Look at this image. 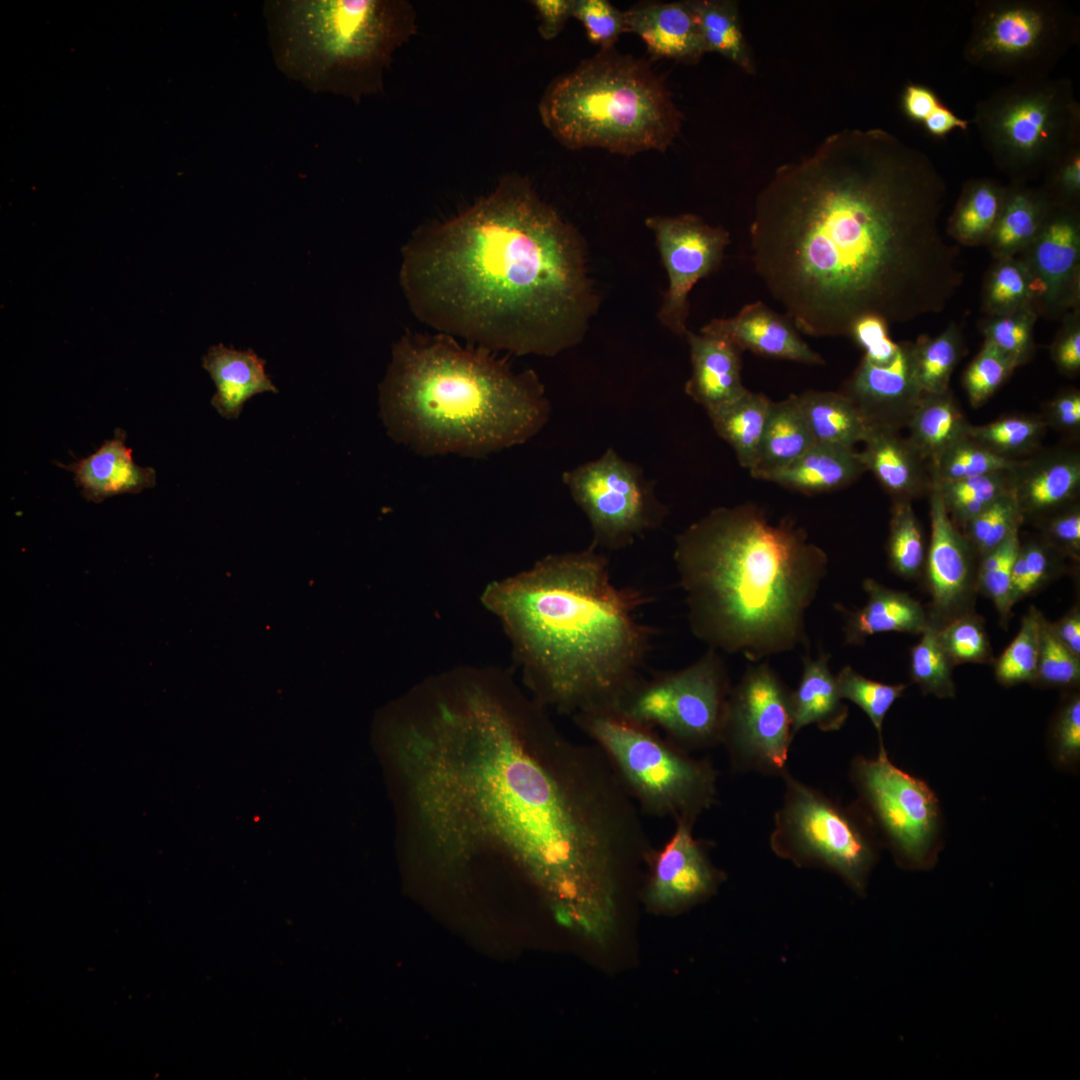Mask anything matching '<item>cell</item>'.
<instances>
[{
    "instance_id": "17",
    "label": "cell",
    "mask_w": 1080,
    "mask_h": 1080,
    "mask_svg": "<svg viewBox=\"0 0 1080 1080\" xmlns=\"http://www.w3.org/2000/svg\"><path fill=\"white\" fill-rule=\"evenodd\" d=\"M1034 286V308L1055 318L1078 304L1080 223L1075 204L1056 203L1034 241L1022 252Z\"/></svg>"
},
{
    "instance_id": "28",
    "label": "cell",
    "mask_w": 1080,
    "mask_h": 1080,
    "mask_svg": "<svg viewBox=\"0 0 1080 1080\" xmlns=\"http://www.w3.org/2000/svg\"><path fill=\"white\" fill-rule=\"evenodd\" d=\"M862 585L868 595L865 606L856 611L836 606L845 616L846 644H863L878 633L920 634L930 624L925 609L906 592L889 589L872 578H866Z\"/></svg>"
},
{
    "instance_id": "4",
    "label": "cell",
    "mask_w": 1080,
    "mask_h": 1080,
    "mask_svg": "<svg viewBox=\"0 0 1080 1080\" xmlns=\"http://www.w3.org/2000/svg\"><path fill=\"white\" fill-rule=\"evenodd\" d=\"M674 561L691 632L709 648L758 663L807 643L828 556L793 519L715 508L677 535Z\"/></svg>"
},
{
    "instance_id": "34",
    "label": "cell",
    "mask_w": 1080,
    "mask_h": 1080,
    "mask_svg": "<svg viewBox=\"0 0 1080 1080\" xmlns=\"http://www.w3.org/2000/svg\"><path fill=\"white\" fill-rule=\"evenodd\" d=\"M796 398L816 443L854 448L864 441L869 427L842 393L808 390Z\"/></svg>"
},
{
    "instance_id": "56",
    "label": "cell",
    "mask_w": 1080,
    "mask_h": 1080,
    "mask_svg": "<svg viewBox=\"0 0 1080 1080\" xmlns=\"http://www.w3.org/2000/svg\"><path fill=\"white\" fill-rule=\"evenodd\" d=\"M1045 542L1056 551L1079 559L1080 554V508L1078 504L1052 514L1046 520Z\"/></svg>"
},
{
    "instance_id": "33",
    "label": "cell",
    "mask_w": 1080,
    "mask_h": 1080,
    "mask_svg": "<svg viewBox=\"0 0 1080 1080\" xmlns=\"http://www.w3.org/2000/svg\"><path fill=\"white\" fill-rule=\"evenodd\" d=\"M970 426L949 390L924 394L907 423V439L931 467L946 449L969 435Z\"/></svg>"
},
{
    "instance_id": "22",
    "label": "cell",
    "mask_w": 1080,
    "mask_h": 1080,
    "mask_svg": "<svg viewBox=\"0 0 1080 1080\" xmlns=\"http://www.w3.org/2000/svg\"><path fill=\"white\" fill-rule=\"evenodd\" d=\"M700 333L721 337L741 351L790 360L808 365H822L823 358L805 343L788 317L762 302L744 306L735 316L715 318Z\"/></svg>"
},
{
    "instance_id": "1",
    "label": "cell",
    "mask_w": 1080,
    "mask_h": 1080,
    "mask_svg": "<svg viewBox=\"0 0 1080 1080\" xmlns=\"http://www.w3.org/2000/svg\"><path fill=\"white\" fill-rule=\"evenodd\" d=\"M946 183L881 128H846L779 166L755 200L752 259L796 329L849 336L865 315L906 323L944 310L963 281L941 231Z\"/></svg>"
},
{
    "instance_id": "41",
    "label": "cell",
    "mask_w": 1080,
    "mask_h": 1080,
    "mask_svg": "<svg viewBox=\"0 0 1080 1080\" xmlns=\"http://www.w3.org/2000/svg\"><path fill=\"white\" fill-rule=\"evenodd\" d=\"M887 555L890 569L899 577L910 580L922 574L926 558L925 545L911 501H893Z\"/></svg>"
},
{
    "instance_id": "53",
    "label": "cell",
    "mask_w": 1080,
    "mask_h": 1080,
    "mask_svg": "<svg viewBox=\"0 0 1080 1080\" xmlns=\"http://www.w3.org/2000/svg\"><path fill=\"white\" fill-rule=\"evenodd\" d=\"M1046 542H1029L1021 545L1012 569V586L1015 603L1043 585L1053 570L1052 551Z\"/></svg>"
},
{
    "instance_id": "49",
    "label": "cell",
    "mask_w": 1080,
    "mask_h": 1080,
    "mask_svg": "<svg viewBox=\"0 0 1080 1080\" xmlns=\"http://www.w3.org/2000/svg\"><path fill=\"white\" fill-rule=\"evenodd\" d=\"M937 628L939 639L954 665L992 661V648L984 623L972 611Z\"/></svg>"
},
{
    "instance_id": "20",
    "label": "cell",
    "mask_w": 1080,
    "mask_h": 1080,
    "mask_svg": "<svg viewBox=\"0 0 1080 1080\" xmlns=\"http://www.w3.org/2000/svg\"><path fill=\"white\" fill-rule=\"evenodd\" d=\"M645 897L655 908L688 907L714 893L723 874L710 862L705 845L693 835V825L678 822L670 839L652 850Z\"/></svg>"
},
{
    "instance_id": "6",
    "label": "cell",
    "mask_w": 1080,
    "mask_h": 1080,
    "mask_svg": "<svg viewBox=\"0 0 1080 1080\" xmlns=\"http://www.w3.org/2000/svg\"><path fill=\"white\" fill-rule=\"evenodd\" d=\"M263 14L280 72L356 102L382 91L394 52L417 28L404 0H270Z\"/></svg>"
},
{
    "instance_id": "43",
    "label": "cell",
    "mask_w": 1080,
    "mask_h": 1080,
    "mask_svg": "<svg viewBox=\"0 0 1080 1080\" xmlns=\"http://www.w3.org/2000/svg\"><path fill=\"white\" fill-rule=\"evenodd\" d=\"M1018 459L998 455L969 435L946 449L931 466L933 482L957 481L1010 470Z\"/></svg>"
},
{
    "instance_id": "2",
    "label": "cell",
    "mask_w": 1080,
    "mask_h": 1080,
    "mask_svg": "<svg viewBox=\"0 0 1080 1080\" xmlns=\"http://www.w3.org/2000/svg\"><path fill=\"white\" fill-rule=\"evenodd\" d=\"M399 281L415 317L438 333L516 355L576 346L599 307L583 236L517 174L417 229Z\"/></svg>"
},
{
    "instance_id": "47",
    "label": "cell",
    "mask_w": 1080,
    "mask_h": 1080,
    "mask_svg": "<svg viewBox=\"0 0 1080 1080\" xmlns=\"http://www.w3.org/2000/svg\"><path fill=\"white\" fill-rule=\"evenodd\" d=\"M836 683L840 697L850 700L865 712L878 732L880 745H884L883 721L894 702L903 695L907 685L885 684L866 678L851 666L840 670Z\"/></svg>"
},
{
    "instance_id": "29",
    "label": "cell",
    "mask_w": 1080,
    "mask_h": 1080,
    "mask_svg": "<svg viewBox=\"0 0 1080 1080\" xmlns=\"http://www.w3.org/2000/svg\"><path fill=\"white\" fill-rule=\"evenodd\" d=\"M866 471L854 448L815 443L796 461L765 481L804 494L843 489Z\"/></svg>"
},
{
    "instance_id": "48",
    "label": "cell",
    "mask_w": 1080,
    "mask_h": 1080,
    "mask_svg": "<svg viewBox=\"0 0 1080 1080\" xmlns=\"http://www.w3.org/2000/svg\"><path fill=\"white\" fill-rule=\"evenodd\" d=\"M1034 306L991 316L983 326L985 340L992 343L1016 367L1025 364L1034 353L1033 328L1038 317Z\"/></svg>"
},
{
    "instance_id": "30",
    "label": "cell",
    "mask_w": 1080,
    "mask_h": 1080,
    "mask_svg": "<svg viewBox=\"0 0 1080 1080\" xmlns=\"http://www.w3.org/2000/svg\"><path fill=\"white\" fill-rule=\"evenodd\" d=\"M1056 202L1046 189L1034 190L1019 181L1005 188L1002 209L987 241L996 259L1022 253L1038 236Z\"/></svg>"
},
{
    "instance_id": "36",
    "label": "cell",
    "mask_w": 1080,
    "mask_h": 1080,
    "mask_svg": "<svg viewBox=\"0 0 1080 1080\" xmlns=\"http://www.w3.org/2000/svg\"><path fill=\"white\" fill-rule=\"evenodd\" d=\"M1005 188L990 179L966 183L949 219L947 232L959 243H987L1000 215Z\"/></svg>"
},
{
    "instance_id": "25",
    "label": "cell",
    "mask_w": 1080,
    "mask_h": 1080,
    "mask_svg": "<svg viewBox=\"0 0 1080 1080\" xmlns=\"http://www.w3.org/2000/svg\"><path fill=\"white\" fill-rule=\"evenodd\" d=\"M858 452L866 471H870L892 500L911 501L930 493L933 485L930 465L908 439L897 431L870 428Z\"/></svg>"
},
{
    "instance_id": "55",
    "label": "cell",
    "mask_w": 1080,
    "mask_h": 1080,
    "mask_svg": "<svg viewBox=\"0 0 1080 1080\" xmlns=\"http://www.w3.org/2000/svg\"><path fill=\"white\" fill-rule=\"evenodd\" d=\"M889 324L877 315H865L857 319L849 336L864 349V358L876 365H887L895 357L899 343L889 337Z\"/></svg>"
},
{
    "instance_id": "61",
    "label": "cell",
    "mask_w": 1080,
    "mask_h": 1080,
    "mask_svg": "<svg viewBox=\"0 0 1080 1080\" xmlns=\"http://www.w3.org/2000/svg\"><path fill=\"white\" fill-rule=\"evenodd\" d=\"M924 130L934 138H942L954 130H967L969 121L960 118L946 105L941 103L933 113L923 121Z\"/></svg>"
},
{
    "instance_id": "7",
    "label": "cell",
    "mask_w": 1080,
    "mask_h": 1080,
    "mask_svg": "<svg viewBox=\"0 0 1080 1080\" xmlns=\"http://www.w3.org/2000/svg\"><path fill=\"white\" fill-rule=\"evenodd\" d=\"M543 125L568 149L631 156L665 152L683 115L650 64L615 48L599 50L556 78L539 103Z\"/></svg>"
},
{
    "instance_id": "46",
    "label": "cell",
    "mask_w": 1080,
    "mask_h": 1080,
    "mask_svg": "<svg viewBox=\"0 0 1080 1080\" xmlns=\"http://www.w3.org/2000/svg\"><path fill=\"white\" fill-rule=\"evenodd\" d=\"M1023 517L1014 497L1008 492L983 512L966 522L962 534L975 555L983 557L1002 543L1019 527Z\"/></svg>"
},
{
    "instance_id": "27",
    "label": "cell",
    "mask_w": 1080,
    "mask_h": 1080,
    "mask_svg": "<svg viewBox=\"0 0 1080 1080\" xmlns=\"http://www.w3.org/2000/svg\"><path fill=\"white\" fill-rule=\"evenodd\" d=\"M202 366L216 387L211 404L226 419L238 418L253 396L278 392L266 373L265 360L251 349L214 345L203 356Z\"/></svg>"
},
{
    "instance_id": "21",
    "label": "cell",
    "mask_w": 1080,
    "mask_h": 1080,
    "mask_svg": "<svg viewBox=\"0 0 1080 1080\" xmlns=\"http://www.w3.org/2000/svg\"><path fill=\"white\" fill-rule=\"evenodd\" d=\"M1010 492L1026 517H1045L1074 503L1080 489V456L1075 450L1055 449L1009 470Z\"/></svg>"
},
{
    "instance_id": "45",
    "label": "cell",
    "mask_w": 1080,
    "mask_h": 1080,
    "mask_svg": "<svg viewBox=\"0 0 1080 1080\" xmlns=\"http://www.w3.org/2000/svg\"><path fill=\"white\" fill-rule=\"evenodd\" d=\"M952 663L938 635V628L930 623L922 632L920 641L910 651V676L924 694L939 698L955 697L952 679Z\"/></svg>"
},
{
    "instance_id": "12",
    "label": "cell",
    "mask_w": 1080,
    "mask_h": 1080,
    "mask_svg": "<svg viewBox=\"0 0 1080 1080\" xmlns=\"http://www.w3.org/2000/svg\"><path fill=\"white\" fill-rule=\"evenodd\" d=\"M730 690L724 659L709 648L684 668L642 677L616 711L687 751L703 749L722 741Z\"/></svg>"
},
{
    "instance_id": "26",
    "label": "cell",
    "mask_w": 1080,
    "mask_h": 1080,
    "mask_svg": "<svg viewBox=\"0 0 1080 1080\" xmlns=\"http://www.w3.org/2000/svg\"><path fill=\"white\" fill-rule=\"evenodd\" d=\"M692 371L685 392L708 412L730 402L747 389L741 379V353L728 340L687 331Z\"/></svg>"
},
{
    "instance_id": "50",
    "label": "cell",
    "mask_w": 1080,
    "mask_h": 1080,
    "mask_svg": "<svg viewBox=\"0 0 1080 1080\" xmlns=\"http://www.w3.org/2000/svg\"><path fill=\"white\" fill-rule=\"evenodd\" d=\"M1015 368L1009 358L985 340L963 375V386L970 404L974 408L984 404Z\"/></svg>"
},
{
    "instance_id": "23",
    "label": "cell",
    "mask_w": 1080,
    "mask_h": 1080,
    "mask_svg": "<svg viewBox=\"0 0 1080 1080\" xmlns=\"http://www.w3.org/2000/svg\"><path fill=\"white\" fill-rule=\"evenodd\" d=\"M624 20L625 33L637 34L654 59L695 64L705 54L687 1L637 4L624 11Z\"/></svg>"
},
{
    "instance_id": "11",
    "label": "cell",
    "mask_w": 1080,
    "mask_h": 1080,
    "mask_svg": "<svg viewBox=\"0 0 1080 1080\" xmlns=\"http://www.w3.org/2000/svg\"><path fill=\"white\" fill-rule=\"evenodd\" d=\"M1074 21L1065 6L1053 1H982L964 57L1014 80L1048 76L1075 42Z\"/></svg>"
},
{
    "instance_id": "31",
    "label": "cell",
    "mask_w": 1080,
    "mask_h": 1080,
    "mask_svg": "<svg viewBox=\"0 0 1080 1080\" xmlns=\"http://www.w3.org/2000/svg\"><path fill=\"white\" fill-rule=\"evenodd\" d=\"M830 654L821 652L817 659L803 657V671L795 691H791L793 732L815 724L821 731L840 730L848 717L834 676L829 668Z\"/></svg>"
},
{
    "instance_id": "8",
    "label": "cell",
    "mask_w": 1080,
    "mask_h": 1080,
    "mask_svg": "<svg viewBox=\"0 0 1080 1080\" xmlns=\"http://www.w3.org/2000/svg\"><path fill=\"white\" fill-rule=\"evenodd\" d=\"M604 753L640 812L694 826L717 796V771L654 728L616 710L572 715Z\"/></svg>"
},
{
    "instance_id": "38",
    "label": "cell",
    "mask_w": 1080,
    "mask_h": 1080,
    "mask_svg": "<svg viewBox=\"0 0 1080 1080\" xmlns=\"http://www.w3.org/2000/svg\"><path fill=\"white\" fill-rule=\"evenodd\" d=\"M963 353V337L954 323L934 338L920 336L912 345V359L914 374L922 392H946L951 375Z\"/></svg>"
},
{
    "instance_id": "15",
    "label": "cell",
    "mask_w": 1080,
    "mask_h": 1080,
    "mask_svg": "<svg viewBox=\"0 0 1080 1080\" xmlns=\"http://www.w3.org/2000/svg\"><path fill=\"white\" fill-rule=\"evenodd\" d=\"M794 736L791 691L768 663H754L728 698L721 743L733 768L782 775Z\"/></svg>"
},
{
    "instance_id": "9",
    "label": "cell",
    "mask_w": 1080,
    "mask_h": 1080,
    "mask_svg": "<svg viewBox=\"0 0 1080 1080\" xmlns=\"http://www.w3.org/2000/svg\"><path fill=\"white\" fill-rule=\"evenodd\" d=\"M973 123L995 165L1016 181L1049 172L1080 146V108L1067 78L1014 80L978 103Z\"/></svg>"
},
{
    "instance_id": "58",
    "label": "cell",
    "mask_w": 1080,
    "mask_h": 1080,
    "mask_svg": "<svg viewBox=\"0 0 1080 1080\" xmlns=\"http://www.w3.org/2000/svg\"><path fill=\"white\" fill-rule=\"evenodd\" d=\"M1051 355L1059 371L1075 375L1080 370V322L1078 312L1066 318L1063 328L1051 347Z\"/></svg>"
},
{
    "instance_id": "51",
    "label": "cell",
    "mask_w": 1080,
    "mask_h": 1080,
    "mask_svg": "<svg viewBox=\"0 0 1080 1080\" xmlns=\"http://www.w3.org/2000/svg\"><path fill=\"white\" fill-rule=\"evenodd\" d=\"M1080 681V658L1055 636L1044 618L1040 634L1037 674L1034 682L1043 687L1070 688Z\"/></svg>"
},
{
    "instance_id": "16",
    "label": "cell",
    "mask_w": 1080,
    "mask_h": 1080,
    "mask_svg": "<svg viewBox=\"0 0 1080 1080\" xmlns=\"http://www.w3.org/2000/svg\"><path fill=\"white\" fill-rule=\"evenodd\" d=\"M645 224L654 234L668 276L658 320L672 333L685 336L690 291L718 268L730 241L729 233L690 213L650 216Z\"/></svg>"
},
{
    "instance_id": "54",
    "label": "cell",
    "mask_w": 1080,
    "mask_h": 1080,
    "mask_svg": "<svg viewBox=\"0 0 1080 1080\" xmlns=\"http://www.w3.org/2000/svg\"><path fill=\"white\" fill-rule=\"evenodd\" d=\"M1053 761L1063 769H1075L1080 758V697L1069 696L1060 707L1051 731Z\"/></svg>"
},
{
    "instance_id": "5",
    "label": "cell",
    "mask_w": 1080,
    "mask_h": 1080,
    "mask_svg": "<svg viewBox=\"0 0 1080 1080\" xmlns=\"http://www.w3.org/2000/svg\"><path fill=\"white\" fill-rule=\"evenodd\" d=\"M380 412L388 434L416 453L482 456L532 438L550 405L532 370L447 334L407 331L393 345Z\"/></svg>"
},
{
    "instance_id": "35",
    "label": "cell",
    "mask_w": 1080,
    "mask_h": 1080,
    "mask_svg": "<svg viewBox=\"0 0 1080 1080\" xmlns=\"http://www.w3.org/2000/svg\"><path fill=\"white\" fill-rule=\"evenodd\" d=\"M772 401L747 390L738 398L707 412L716 433L734 450L739 464L754 465Z\"/></svg>"
},
{
    "instance_id": "39",
    "label": "cell",
    "mask_w": 1080,
    "mask_h": 1080,
    "mask_svg": "<svg viewBox=\"0 0 1080 1080\" xmlns=\"http://www.w3.org/2000/svg\"><path fill=\"white\" fill-rule=\"evenodd\" d=\"M933 485L952 521L962 527L1010 492V476L1009 470H1004L957 481H934Z\"/></svg>"
},
{
    "instance_id": "60",
    "label": "cell",
    "mask_w": 1080,
    "mask_h": 1080,
    "mask_svg": "<svg viewBox=\"0 0 1080 1080\" xmlns=\"http://www.w3.org/2000/svg\"><path fill=\"white\" fill-rule=\"evenodd\" d=\"M942 103L936 93L922 84H908L902 94L901 105L905 115L922 124Z\"/></svg>"
},
{
    "instance_id": "52",
    "label": "cell",
    "mask_w": 1080,
    "mask_h": 1080,
    "mask_svg": "<svg viewBox=\"0 0 1080 1080\" xmlns=\"http://www.w3.org/2000/svg\"><path fill=\"white\" fill-rule=\"evenodd\" d=\"M573 17L600 50L614 48L619 35L625 33L624 12L607 0H574Z\"/></svg>"
},
{
    "instance_id": "14",
    "label": "cell",
    "mask_w": 1080,
    "mask_h": 1080,
    "mask_svg": "<svg viewBox=\"0 0 1080 1080\" xmlns=\"http://www.w3.org/2000/svg\"><path fill=\"white\" fill-rule=\"evenodd\" d=\"M562 480L589 521L596 549L626 548L661 526L668 513L654 482L613 448L566 471Z\"/></svg>"
},
{
    "instance_id": "18",
    "label": "cell",
    "mask_w": 1080,
    "mask_h": 1080,
    "mask_svg": "<svg viewBox=\"0 0 1080 1080\" xmlns=\"http://www.w3.org/2000/svg\"><path fill=\"white\" fill-rule=\"evenodd\" d=\"M931 540L924 569L932 598L930 623L939 627L972 611L977 570L971 546L950 518L942 497L930 491Z\"/></svg>"
},
{
    "instance_id": "37",
    "label": "cell",
    "mask_w": 1080,
    "mask_h": 1080,
    "mask_svg": "<svg viewBox=\"0 0 1080 1080\" xmlns=\"http://www.w3.org/2000/svg\"><path fill=\"white\" fill-rule=\"evenodd\" d=\"M696 20L705 53L716 52L747 73L754 65L742 33L738 7L733 1H687Z\"/></svg>"
},
{
    "instance_id": "10",
    "label": "cell",
    "mask_w": 1080,
    "mask_h": 1080,
    "mask_svg": "<svg viewBox=\"0 0 1080 1080\" xmlns=\"http://www.w3.org/2000/svg\"><path fill=\"white\" fill-rule=\"evenodd\" d=\"M783 803L774 816L770 846L799 867L837 874L862 894L877 859L871 827L856 808L843 807L787 770Z\"/></svg>"
},
{
    "instance_id": "44",
    "label": "cell",
    "mask_w": 1080,
    "mask_h": 1080,
    "mask_svg": "<svg viewBox=\"0 0 1080 1080\" xmlns=\"http://www.w3.org/2000/svg\"><path fill=\"white\" fill-rule=\"evenodd\" d=\"M1043 619L1034 606L1023 616L1018 634L995 662V677L1002 685L1034 682Z\"/></svg>"
},
{
    "instance_id": "57",
    "label": "cell",
    "mask_w": 1080,
    "mask_h": 1080,
    "mask_svg": "<svg viewBox=\"0 0 1080 1080\" xmlns=\"http://www.w3.org/2000/svg\"><path fill=\"white\" fill-rule=\"evenodd\" d=\"M1046 188L1059 204H1075L1080 192V146L1068 152L1050 171Z\"/></svg>"
},
{
    "instance_id": "40",
    "label": "cell",
    "mask_w": 1080,
    "mask_h": 1080,
    "mask_svg": "<svg viewBox=\"0 0 1080 1080\" xmlns=\"http://www.w3.org/2000/svg\"><path fill=\"white\" fill-rule=\"evenodd\" d=\"M1034 299L1033 280L1023 260L1015 256L996 259L983 295V308L989 317L1034 306Z\"/></svg>"
},
{
    "instance_id": "42",
    "label": "cell",
    "mask_w": 1080,
    "mask_h": 1080,
    "mask_svg": "<svg viewBox=\"0 0 1080 1080\" xmlns=\"http://www.w3.org/2000/svg\"><path fill=\"white\" fill-rule=\"evenodd\" d=\"M1046 427L1041 418L1011 415L985 425H971L969 436L998 455L1016 459L1037 449Z\"/></svg>"
},
{
    "instance_id": "24",
    "label": "cell",
    "mask_w": 1080,
    "mask_h": 1080,
    "mask_svg": "<svg viewBox=\"0 0 1080 1080\" xmlns=\"http://www.w3.org/2000/svg\"><path fill=\"white\" fill-rule=\"evenodd\" d=\"M125 431L116 429L94 453L61 467L74 475L82 496L93 503L122 494H136L156 484V471L137 465L125 444Z\"/></svg>"
},
{
    "instance_id": "59",
    "label": "cell",
    "mask_w": 1080,
    "mask_h": 1080,
    "mask_svg": "<svg viewBox=\"0 0 1080 1080\" xmlns=\"http://www.w3.org/2000/svg\"><path fill=\"white\" fill-rule=\"evenodd\" d=\"M539 20V33L545 40L554 39L573 17L574 0H533Z\"/></svg>"
},
{
    "instance_id": "32",
    "label": "cell",
    "mask_w": 1080,
    "mask_h": 1080,
    "mask_svg": "<svg viewBox=\"0 0 1080 1080\" xmlns=\"http://www.w3.org/2000/svg\"><path fill=\"white\" fill-rule=\"evenodd\" d=\"M815 443L796 395L772 402L750 475L766 480L796 461Z\"/></svg>"
},
{
    "instance_id": "13",
    "label": "cell",
    "mask_w": 1080,
    "mask_h": 1080,
    "mask_svg": "<svg viewBox=\"0 0 1080 1080\" xmlns=\"http://www.w3.org/2000/svg\"><path fill=\"white\" fill-rule=\"evenodd\" d=\"M850 778L857 809L880 833L895 859L908 868L932 864L940 842L941 812L933 790L894 765L884 745L875 758L856 756Z\"/></svg>"
},
{
    "instance_id": "3",
    "label": "cell",
    "mask_w": 1080,
    "mask_h": 1080,
    "mask_svg": "<svg viewBox=\"0 0 1080 1080\" xmlns=\"http://www.w3.org/2000/svg\"><path fill=\"white\" fill-rule=\"evenodd\" d=\"M480 600L502 626L529 694L571 716L616 710L642 678L657 634L638 617L653 597L616 586L591 545L494 580Z\"/></svg>"
},
{
    "instance_id": "19",
    "label": "cell",
    "mask_w": 1080,
    "mask_h": 1080,
    "mask_svg": "<svg viewBox=\"0 0 1080 1080\" xmlns=\"http://www.w3.org/2000/svg\"><path fill=\"white\" fill-rule=\"evenodd\" d=\"M911 342L899 343L894 359L876 365L863 359L839 391L858 410L868 427L899 432L922 399L913 367Z\"/></svg>"
},
{
    "instance_id": "62",
    "label": "cell",
    "mask_w": 1080,
    "mask_h": 1080,
    "mask_svg": "<svg viewBox=\"0 0 1080 1080\" xmlns=\"http://www.w3.org/2000/svg\"><path fill=\"white\" fill-rule=\"evenodd\" d=\"M1050 626L1057 639L1075 656L1080 658L1079 607L1072 608L1061 619L1050 623Z\"/></svg>"
}]
</instances>
